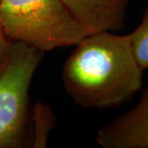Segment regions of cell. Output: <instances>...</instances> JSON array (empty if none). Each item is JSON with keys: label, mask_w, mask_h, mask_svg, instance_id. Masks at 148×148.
<instances>
[{"label": "cell", "mask_w": 148, "mask_h": 148, "mask_svg": "<svg viewBox=\"0 0 148 148\" xmlns=\"http://www.w3.org/2000/svg\"><path fill=\"white\" fill-rule=\"evenodd\" d=\"M134 58L143 69H148V3L138 27L129 34Z\"/></svg>", "instance_id": "cell-7"}, {"label": "cell", "mask_w": 148, "mask_h": 148, "mask_svg": "<svg viewBox=\"0 0 148 148\" xmlns=\"http://www.w3.org/2000/svg\"><path fill=\"white\" fill-rule=\"evenodd\" d=\"M12 42L4 32V30L0 23V70L5 65L9 57Z\"/></svg>", "instance_id": "cell-8"}, {"label": "cell", "mask_w": 148, "mask_h": 148, "mask_svg": "<svg viewBox=\"0 0 148 148\" xmlns=\"http://www.w3.org/2000/svg\"><path fill=\"white\" fill-rule=\"evenodd\" d=\"M95 142L104 148H148V86L135 107L101 127Z\"/></svg>", "instance_id": "cell-4"}, {"label": "cell", "mask_w": 148, "mask_h": 148, "mask_svg": "<svg viewBox=\"0 0 148 148\" xmlns=\"http://www.w3.org/2000/svg\"><path fill=\"white\" fill-rule=\"evenodd\" d=\"M87 35L123 30L130 0H61Z\"/></svg>", "instance_id": "cell-5"}, {"label": "cell", "mask_w": 148, "mask_h": 148, "mask_svg": "<svg viewBox=\"0 0 148 148\" xmlns=\"http://www.w3.org/2000/svg\"><path fill=\"white\" fill-rule=\"evenodd\" d=\"M44 53L22 42H12L0 70V148L31 147L29 90Z\"/></svg>", "instance_id": "cell-3"}, {"label": "cell", "mask_w": 148, "mask_h": 148, "mask_svg": "<svg viewBox=\"0 0 148 148\" xmlns=\"http://www.w3.org/2000/svg\"><path fill=\"white\" fill-rule=\"evenodd\" d=\"M75 46L63 67L62 80L77 105L115 108L141 90L144 70L134 58L129 34H90Z\"/></svg>", "instance_id": "cell-1"}, {"label": "cell", "mask_w": 148, "mask_h": 148, "mask_svg": "<svg viewBox=\"0 0 148 148\" xmlns=\"http://www.w3.org/2000/svg\"><path fill=\"white\" fill-rule=\"evenodd\" d=\"M0 23L12 41L43 53L75 46L87 36L61 0H1Z\"/></svg>", "instance_id": "cell-2"}, {"label": "cell", "mask_w": 148, "mask_h": 148, "mask_svg": "<svg viewBox=\"0 0 148 148\" xmlns=\"http://www.w3.org/2000/svg\"><path fill=\"white\" fill-rule=\"evenodd\" d=\"M55 124L56 117L52 108L43 101H37L31 115V147H47L49 134Z\"/></svg>", "instance_id": "cell-6"}, {"label": "cell", "mask_w": 148, "mask_h": 148, "mask_svg": "<svg viewBox=\"0 0 148 148\" xmlns=\"http://www.w3.org/2000/svg\"><path fill=\"white\" fill-rule=\"evenodd\" d=\"M0 2H1V0H0Z\"/></svg>", "instance_id": "cell-9"}]
</instances>
